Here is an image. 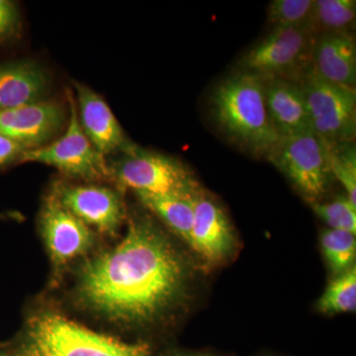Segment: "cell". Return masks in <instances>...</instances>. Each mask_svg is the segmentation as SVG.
Masks as SVG:
<instances>
[{"mask_svg": "<svg viewBox=\"0 0 356 356\" xmlns=\"http://www.w3.org/2000/svg\"><path fill=\"white\" fill-rule=\"evenodd\" d=\"M64 109L55 102L25 105L0 111V135L26 149L43 147L64 123Z\"/></svg>", "mask_w": 356, "mask_h": 356, "instance_id": "obj_10", "label": "cell"}, {"mask_svg": "<svg viewBox=\"0 0 356 356\" xmlns=\"http://www.w3.org/2000/svg\"><path fill=\"white\" fill-rule=\"evenodd\" d=\"M332 177L346 189V195L356 205V149L353 142L327 144Z\"/></svg>", "mask_w": 356, "mask_h": 356, "instance_id": "obj_21", "label": "cell"}, {"mask_svg": "<svg viewBox=\"0 0 356 356\" xmlns=\"http://www.w3.org/2000/svg\"><path fill=\"white\" fill-rule=\"evenodd\" d=\"M314 211L330 229L356 233V205L348 196H339L330 203H315Z\"/></svg>", "mask_w": 356, "mask_h": 356, "instance_id": "obj_23", "label": "cell"}, {"mask_svg": "<svg viewBox=\"0 0 356 356\" xmlns=\"http://www.w3.org/2000/svg\"><path fill=\"white\" fill-rule=\"evenodd\" d=\"M315 0H274L268 7V21L274 27L312 28Z\"/></svg>", "mask_w": 356, "mask_h": 356, "instance_id": "obj_22", "label": "cell"}, {"mask_svg": "<svg viewBox=\"0 0 356 356\" xmlns=\"http://www.w3.org/2000/svg\"><path fill=\"white\" fill-rule=\"evenodd\" d=\"M264 83L267 110L280 137L313 133L300 84L278 79H266Z\"/></svg>", "mask_w": 356, "mask_h": 356, "instance_id": "obj_15", "label": "cell"}, {"mask_svg": "<svg viewBox=\"0 0 356 356\" xmlns=\"http://www.w3.org/2000/svg\"><path fill=\"white\" fill-rule=\"evenodd\" d=\"M178 356H213V355H207V353H192V355H178Z\"/></svg>", "mask_w": 356, "mask_h": 356, "instance_id": "obj_26", "label": "cell"}, {"mask_svg": "<svg viewBox=\"0 0 356 356\" xmlns=\"http://www.w3.org/2000/svg\"><path fill=\"white\" fill-rule=\"evenodd\" d=\"M69 102L70 120L65 135L49 146L26 149L20 161L54 166L67 175L86 179L108 177V163L83 133L72 95Z\"/></svg>", "mask_w": 356, "mask_h": 356, "instance_id": "obj_8", "label": "cell"}, {"mask_svg": "<svg viewBox=\"0 0 356 356\" xmlns=\"http://www.w3.org/2000/svg\"><path fill=\"white\" fill-rule=\"evenodd\" d=\"M355 18V0H315L312 29L317 35L325 32L350 31Z\"/></svg>", "mask_w": 356, "mask_h": 356, "instance_id": "obj_18", "label": "cell"}, {"mask_svg": "<svg viewBox=\"0 0 356 356\" xmlns=\"http://www.w3.org/2000/svg\"><path fill=\"white\" fill-rule=\"evenodd\" d=\"M0 356H10V355H0Z\"/></svg>", "mask_w": 356, "mask_h": 356, "instance_id": "obj_27", "label": "cell"}, {"mask_svg": "<svg viewBox=\"0 0 356 356\" xmlns=\"http://www.w3.org/2000/svg\"><path fill=\"white\" fill-rule=\"evenodd\" d=\"M212 111L229 138L255 153L266 156L280 139L267 110L264 81L250 72L227 77L215 88Z\"/></svg>", "mask_w": 356, "mask_h": 356, "instance_id": "obj_2", "label": "cell"}, {"mask_svg": "<svg viewBox=\"0 0 356 356\" xmlns=\"http://www.w3.org/2000/svg\"><path fill=\"white\" fill-rule=\"evenodd\" d=\"M19 23L17 7L8 0H0V39L6 38L16 31Z\"/></svg>", "mask_w": 356, "mask_h": 356, "instance_id": "obj_24", "label": "cell"}, {"mask_svg": "<svg viewBox=\"0 0 356 356\" xmlns=\"http://www.w3.org/2000/svg\"><path fill=\"white\" fill-rule=\"evenodd\" d=\"M49 86L48 74L36 62L0 65V111L44 102Z\"/></svg>", "mask_w": 356, "mask_h": 356, "instance_id": "obj_16", "label": "cell"}, {"mask_svg": "<svg viewBox=\"0 0 356 356\" xmlns=\"http://www.w3.org/2000/svg\"><path fill=\"white\" fill-rule=\"evenodd\" d=\"M266 156L306 198L317 200L327 191L332 178L329 152L315 134L280 138Z\"/></svg>", "mask_w": 356, "mask_h": 356, "instance_id": "obj_6", "label": "cell"}, {"mask_svg": "<svg viewBox=\"0 0 356 356\" xmlns=\"http://www.w3.org/2000/svg\"><path fill=\"white\" fill-rule=\"evenodd\" d=\"M318 311L324 314H341L355 312L356 268L351 267L339 274L327 286L317 304Z\"/></svg>", "mask_w": 356, "mask_h": 356, "instance_id": "obj_19", "label": "cell"}, {"mask_svg": "<svg viewBox=\"0 0 356 356\" xmlns=\"http://www.w3.org/2000/svg\"><path fill=\"white\" fill-rule=\"evenodd\" d=\"M197 193L195 191L137 194L147 209L153 211L175 234L189 243Z\"/></svg>", "mask_w": 356, "mask_h": 356, "instance_id": "obj_17", "label": "cell"}, {"mask_svg": "<svg viewBox=\"0 0 356 356\" xmlns=\"http://www.w3.org/2000/svg\"><path fill=\"white\" fill-rule=\"evenodd\" d=\"M26 149L13 140L0 135V166L20 158Z\"/></svg>", "mask_w": 356, "mask_h": 356, "instance_id": "obj_25", "label": "cell"}, {"mask_svg": "<svg viewBox=\"0 0 356 356\" xmlns=\"http://www.w3.org/2000/svg\"><path fill=\"white\" fill-rule=\"evenodd\" d=\"M318 35L309 26L274 27L243 56L242 72L261 79H284L301 84L310 74Z\"/></svg>", "mask_w": 356, "mask_h": 356, "instance_id": "obj_4", "label": "cell"}, {"mask_svg": "<svg viewBox=\"0 0 356 356\" xmlns=\"http://www.w3.org/2000/svg\"><path fill=\"white\" fill-rule=\"evenodd\" d=\"M109 166V175L127 188L151 194L195 192L191 172L177 159L134 146Z\"/></svg>", "mask_w": 356, "mask_h": 356, "instance_id": "obj_7", "label": "cell"}, {"mask_svg": "<svg viewBox=\"0 0 356 356\" xmlns=\"http://www.w3.org/2000/svg\"><path fill=\"white\" fill-rule=\"evenodd\" d=\"M300 86L305 95L312 132L325 144L353 142L356 134L355 88L325 81L313 69Z\"/></svg>", "mask_w": 356, "mask_h": 356, "instance_id": "obj_5", "label": "cell"}, {"mask_svg": "<svg viewBox=\"0 0 356 356\" xmlns=\"http://www.w3.org/2000/svg\"><path fill=\"white\" fill-rule=\"evenodd\" d=\"M28 353L30 356H151L147 344L123 343L53 313L33 318L28 334Z\"/></svg>", "mask_w": 356, "mask_h": 356, "instance_id": "obj_3", "label": "cell"}, {"mask_svg": "<svg viewBox=\"0 0 356 356\" xmlns=\"http://www.w3.org/2000/svg\"><path fill=\"white\" fill-rule=\"evenodd\" d=\"M57 196L65 209L103 233H114L123 220L120 196L107 187L65 186Z\"/></svg>", "mask_w": 356, "mask_h": 356, "instance_id": "obj_11", "label": "cell"}, {"mask_svg": "<svg viewBox=\"0 0 356 356\" xmlns=\"http://www.w3.org/2000/svg\"><path fill=\"white\" fill-rule=\"evenodd\" d=\"M186 278L184 261L168 238L153 222L137 220L116 247L84 264L79 293L110 320L145 325L177 303Z\"/></svg>", "mask_w": 356, "mask_h": 356, "instance_id": "obj_1", "label": "cell"}, {"mask_svg": "<svg viewBox=\"0 0 356 356\" xmlns=\"http://www.w3.org/2000/svg\"><path fill=\"white\" fill-rule=\"evenodd\" d=\"M312 67L325 81L355 88L356 43L353 33L318 34L314 44Z\"/></svg>", "mask_w": 356, "mask_h": 356, "instance_id": "obj_14", "label": "cell"}, {"mask_svg": "<svg viewBox=\"0 0 356 356\" xmlns=\"http://www.w3.org/2000/svg\"><path fill=\"white\" fill-rule=\"evenodd\" d=\"M321 242L325 257L334 273L339 275L351 268L356 254L355 234L327 229L322 234Z\"/></svg>", "mask_w": 356, "mask_h": 356, "instance_id": "obj_20", "label": "cell"}, {"mask_svg": "<svg viewBox=\"0 0 356 356\" xmlns=\"http://www.w3.org/2000/svg\"><path fill=\"white\" fill-rule=\"evenodd\" d=\"M41 227L51 261L57 266L86 254L95 242L88 225L65 209L57 195L47 199L42 211Z\"/></svg>", "mask_w": 356, "mask_h": 356, "instance_id": "obj_9", "label": "cell"}, {"mask_svg": "<svg viewBox=\"0 0 356 356\" xmlns=\"http://www.w3.org/2000/svg\"><path fill=\"white\" fill-rule=\"evenodd\" d=\"M79 102V124L92 146L105 156L120 151L125 153L135 145L131 144L120 124L102 96L88 86L76 83Z\"/></svg>", "mask_w": 356, "mask_h": 356, "instance_id": "obj_12", "label": "cell"}, {"mask_svg": "<svg viewBox=\"0 0 356 356\" xmlns=\"http://www.w3.org/2000/svg\"><path fill=\"white\" fill-rule=\"evenodd\" d=\"M189 245L210 262L222 261L235 245L233 229L224 211L212 199L197 193Z\"/></svg>", "mask_w": 356, "mask_h": 356, "instance_id": "obj_13", "label": "cell"}]
</instances>
